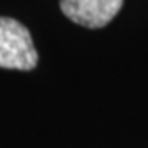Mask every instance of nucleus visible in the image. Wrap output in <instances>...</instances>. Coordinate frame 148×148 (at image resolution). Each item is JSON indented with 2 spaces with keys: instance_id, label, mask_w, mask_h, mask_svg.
Returning a JSON list of instances; mask_svg holds the SVG:
<instances>
[{
  "instance_id": "nucleus-1",
  "label": "nucleus",
  "mask_w": 148,
  "mask_h": 148,
  "mask_svg": "<svg viewBox=\"0 0 148 148\" xmlns=\"http://www.w3.org/2000/svg\"><path fill=\"white\" fill-rule=\"evenodd\" d=\"M38 64L32 35L25 25L10 16H0V68L32 71Z\"/></svg>"
},
{
  "instance_id": "nucleus-2",
  "label": "nucleus",
  "mask_w": 148,
  "mask_h": 148,
  "mask_svg": "<svg viewBox=\"0 0 148 148\" xmlns=\"http://www.w3.org/2000/svg\"><path fill=\"white\" fill-rule=\"evenodd\" d=\"M123 0H61L59 7L71 21L86 28H102L120 12Z\"/></svg>"
}]
</instances>
